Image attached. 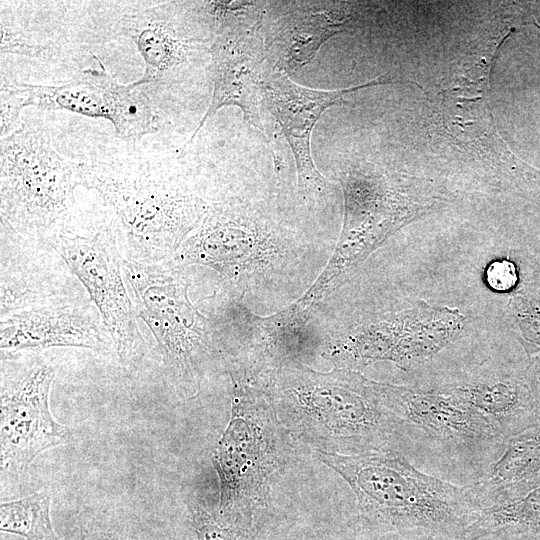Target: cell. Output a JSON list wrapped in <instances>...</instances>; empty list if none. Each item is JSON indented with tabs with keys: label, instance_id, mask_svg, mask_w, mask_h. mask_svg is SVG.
<instances>
[{
	"label": "cell",
	"instance_id": "obj_1",
	"mask_svg": "<svg viewBox=\"0 0 540 540\" xmlns=\"http://www.w3.org/2000/svg\"><path fill=\"white\" fill-rule=\"evenodd\" d=\"M335 251L240 199L210 204L183 249L189 265L214 270L229 296L256 315L277 314L310 289Z\"/></svg>",
	"mask_w": 540,
	"mask_h": 540
},
{
	"label": "cell",
	"instance_id": "obj_2",
	"mask_svg": "<svg viewBox=\"0 0 540 540\" xmlns=\"http://www.w3.org/2000/svg\"><path fill=\"white\" fill-rule=\"evenodd\" d=\"M285 429L312 451L356 455L397 450L409 429L360 372L290 364L260 385ZM398 451V450H397Z\"/></svg>",
	"mask_w": 540,
	"mask_h": 540
},
{
	"label": "cell",
	"instance_id": "obj_3",
	"mask_svg": "<svg viewBox=\"0 0 540 540\" xmlns=\"http://www.w3.org/2000/svg\"><path fill=\"white\" fill-rule=\"evenodd\" d=\"M312 454L348 484L358 521L376 532L465 540L485 509L473 484L458 486L425 474L397 450Z\"/></svg>",
	"mask_w": 540,
	"mask_h": 540
},
{
	"label": "cell",
	"instance_id": "obj_4",
	"mask_svg": "<svg viewBox=\"0 0 540 540\" xmlns=\"http://www.w3.org/2000/svg\"><path fill=\"white\" fill-rule=\"evenodd\" d=\"M81 185L95 190L115 214L124 260L171 261L200 226L209 204L155 162L104 159L78 163Z\"/></svg>",
	"mask_w": 540,
	"mask_h": 540
},
{
	"label": "cell",
	"instance_id": "obj_5",
	"mask_svg": "<svg viewBox=\"0 0 540 540\" xmlns=\"http://www.w3.org/2000/svg\"><path fill=\"white\" fill-rule=\"evenodd\" d=\"M295 440L260 389L232 381L231 415L213 455L217 510L261 518L295 454Z\"/></svg>",
	"mask_w": 540,
	"mask_h": 540
},
{
	"label": "cell",
	"instance_id": "obj_6",
	"mask_svg": "<svg viewBox=\"0 0 540 540\" xmlns=\"http://www.w3.org/2000/svg\"><path fill=\"white\" fill-rule=\"evenodd\" d=\"M122 267L136 315L156 339L177 392L184 398L197 396L222 344L217 325L189 298L185 266L123 259Z\"/></svg>",
	"mask_w": 540,
	"mask_h": 540
},
{
	"label": "cell",
	"instance_id": "obj_7",
	"mask_svg": "<svg viewBox=\"0 0 540 540\" xmlns=\"http://www.w3.org/2000/svg\"><path fill=\"white\" fill-rule=\"evenodd\" d=\"M81 185L79 166L52 146L48 129L25 120L0 141L1 223L46 237L64 223Z\"/></svg>",
	"mask_w": 540,
	"mask_h": 540
},
{
	"label": "cell",
	"instance_id": "obj_8",
	"mask_svg": "<svg viewBox=\"0 0 540 540\" xmlns=\"http://www.w3.org/2000/svg\"><path fill=\"white\" fill-rule=\"evenodd\" d=\"M464 320L457 309L417 302L347 325L315 323L324 339L322 358L334 368L359 372L379 361L411 370L454 341Z\"/></svg>",
	"mask_w": 540,
	"mask_h": 540
},
{
	"label": "cell",
	"instance_id": "obj_9",
	"mask_svg": "<svg viewBox=\"0 0 540 540\" xmlns=\"http://www.w3.org/2000/svg\"><path fill=\"white\" fill-rule=\"evenodd\" d=\"M45 241L86 288L119 361L124 365L137 364L146 347L126 286L114 227L80 233L62 223Z\"/></svg>",
	"mask_w": 540,
	"mask_h": 540
},
{
	"label": "cell",
	"instance_id": "obj_10",
	"mask_svg": "<svg viewBox=\"0 0 540 540\" xmlns=\"http://www.w3.org/2000/svg\"><path fill=\"white\" fill-rule=\"evenodd\" d=\"M55 371L37 364L1 385L0 460L2 473H24L42 452L70 442V428L53 417L49 393Z\"/></svg>",
	"mask_w": 540,
	"mask_h": 540
},
{
	"label": "cell",
	"instance_id": "obj_11",
	"mask_svg": "<svg viewBox=\"0 0 540 540\" xmlns=\"http://www.w3.org/2000/svg\"><path fill=\"white\" fill-rule=\"evenodd\" d=\"M99 69L80 71L66 83H27L31 106L67 110L111 122L117 136L136 139L158 130V117L140 80L121 84L110 75L102 61L93 56Z\"/></svg>",
	"mask_w": 540,
	"mask_h": 540
},
{
	"label": "cell",
	"instance_id": "obj_12",
	"mask_svg": "<svg viewBox=\"0 0 540 540\" xmlns=\"http://www.w3.org/2000/svg\"><path fill=\"white\" fill-rule=\"evenodd\" d=\"M342 182L345 217L336 246L337 276L356 268L389 234L424 209L382 175L353 171Z\"/></svg>",
	"mask_w": 540,
	"mask_h": 540
},
{
	"label": "cell",
	"instance_id": "obj_13",
	"mask_svg": "<svg viewBox=\"0 0 540 540\" xmlns=\"http://www.w3.org/2000/svg\"><path fill=\"white\" fill-rule=\"evenodd\" d=\"M382 403L410 430L413 427L456 451L476 454L505 440L482 416L441 389L424 390L372 380Z\"/></svg>",
	"mask_w": 540,
	"mask_h": 540
},
{
	"label": "cell",
	"instance_id": "obj_14",
	"mask_svg": "<svg viewBox=\"0 0 540 540\" xmlns=\"http://www.w3.org/2000/svg\"><path fill=\"white\" fill-rule=\"evenodd\" d=\"M210 76L213 85L210 104L187 145L206 121L223 106H237L254 127L264 131L265 105L262 74L264 45L255 25L224 20L212 40Z\"/></svg>",
	"mask_w": 540,
	"mask_h": 540
},
{
	"label": "cell",
	"instance_id": "obj_15",
	"mask_svg": "<svg viewBox=\"0 0 540 540\" xmlns=\"http://www.w3.org/2000/svg\"><path fill=\"white\" fill-rule=\"evenodd\" d=\"M388 82L390 80L380 77L350 88L315 90L294 83L278 69L265 73V105L280 124L293 151L299 190L304 197L315 198L327 188V182L316 169L310 151L311 133L322 113L330 106L344 104L343 96L348 92Z\"/></svg>",
	"mask_w": 540,
	"mask_h": 540
},
{
	"label": "cell",
	"instance_id": "obj_16",
	"mask_svg": "<svg viewBox=\"0 0 540 540\" xmlns=\"http://www.w3.org/2000/svg\"><path fill=\"white\" fill-rule=\"evenodd\" d=\"M97 317L85 309L37 304L1 315L2 351L80 347L103 350L112 343Z\"/></svg>",
	"mask_w": 540,
	"mask_h": 540
},
{
	"label": "cell",
	"instance_id": "obj_17",
	"mask_svg": "<svg viewBox=\"0 0 540 540\" xmlns=\"http://www.w3.org/2000/svg\"><path fill=\"white\" fill-rule=\"evenodd\" d=\"M439 389L482 416L504 440L540 421L526 371L479 368Z\"/></svg>",
	"mask_w": 540,
	"mask_h": 540
},
{
	"label": "cell",
	"instance_id": "obj_18",
	"mask_svg": "<svg viewBox=\"0 0 540 540\" xmlns=\"http://www.w3.org/2000/svg\"><path fill=\"white\" fill-rule=\"evenodd\" d=\"M473 485L485 508L540 487V421L508 437L501 456Z\"/></svg>",
	"mask_w": 540,
	"mask_h": 540
},
{
	"label": "cell",
	"instance_id": "obj_19",
	"mask_svg": "<svg viewBox=\"0 0 540 540\" xmlns=\"http://www.w3.org/2000/svg\"><path fill=\"white\" fill-rule=\"evenodd\" d=\"M124 28L144 60V73L139 79L144 85L163 79L182 63L189 49L188 43L154 13L130 16Z\"/></svg>",
	"mask_w": 540,
	"mask_h": 540
},
{
	"label": "cell",
	"instance_id": "obj_20",
	"mask_svg": "<svg viewBox=\"0 0 540 540\" xmlns=\"http://www.w3.org/2000/svg\"><path fill=\"white\" fill-rule=\"evenodd\" d=\"M529 533H540V487L519 498L486 507L469 527L465 540Z\"/></svg>",
	"mask_w": 540,
	"mask_h": 540
},
{
	"label": "cell",
	"instance_id": "obj_21",
	"mask_svg": "<svg viewBox=\"0 0 540 540\" xmlns=\"http://www.w3.org/2000/svg\"><path fill=\"white\" fill-rule=\"evenodd\" d=\"M351 16L341 8L308 11L291 20L286 33L289 58L300 65L309 62L330 37L347 29Z\"/></svg>",
	"mask_w": 540,
	"mask_h": 540
},
{
	"label": "cell",
	"instance_id": "obj_22",
	"mask_svg": "<svg viewBox=\"0 0 540 540\" xmlns=\"http://www.w3.org/2000/svg\"><path fill=\"white\" fill-rule=\"evenodd\" d=\"M50 505L51 496L44 491L2 502L1 532L25 540H60L52 525Z\"/></svg>",
	"mask_w": 540,
	"mask_h": 540
},
{
	"label": "cell",
	"instance_id": "obj_23",
	"mask_svg": "<svg viewBox=\"0 0 540 540\" xmlns=\"http://www.w3.org/2000/svg\"><path fill=\"white\" fill-rule=\"evenodd\" d=\"M188 540H264L260 519L209 511L201 502H187Z\"/></svg>",
	"mask_w": 540,
	"mask_h": 540
},
{
	"label": "cell",
	"instance_id": "obj_24",
	"mask_svg": "<svg viewBox=\"0 0 540 540\" xmlns=\"http://www.w3.org/2000/svg\"><path fill=\"white\" fill-rule=\"evenodd\" d=\"M31 106L27 83L8 79L1 73L0 84V135L12 133L19 125L23 108Z\"/></svg>",
	"mask_w": 540,
	"mask_h": 540
},
{
	"label": "cell",
	"instance_id": "obj_25",
	"mask_svg": "<svg viewBox=\"0 0 540 540\" xmlns=\"http://www.w3.org/2000/svg\"><path fill=\"white\" fill-rule=\"evenodd\" d=\"M0 43L2 55L10 53L37 57L45 51L44 47L32 42L3 16L0 24Z\"/></svg>",
	"mask_w": 540,
	"mask_h": 540
},
{
	"label": "cell",
	"instance_id": "obj_26",
	"mask_svg": "<svg viewBox=\"0 0 540 540\" xmlns=\"http://www.w3.org/2000/svg\"><path fill=\"white\" fill-rule=\"evenodd\" d=\"M485 277L487 285L497 292L512 289L518 279L514 264L508 260H496L490 263Z\"/></svg>",
	"mask_w": 540,
	"mask_h": 540
},
{
	"label": "cell",
	"instance_id": "obj_27",
	"mask_svg": "<svg viewBox=\"0 0 540 540\" xmlns=\"http://www.w3.org/2000/svg\"><path fill=\"white\" fill-rule=\"evenodd\" d=\"M526 376L531 394L540 416V354L530 359L526 369Z\"/></svg>",
	"mask_w": 540,
	"mask_h": 540
},
{
	"label": "cell",
	"instance_id": "obj_28",
	"mask_svg": "<svg viewBox=\"0 0 540 540\" xmlns=\"http://www.w3.org/2000/svg\"><path fill=\"white\" fill-rule=\"evenodd\" d=\"M80 540H120V537L114 531L94 525L81 532Z\"/></svg>",
	"mask_w": 540,
	"mask_h": 540
},
{
	"label": "cell",
	"instance_id": "obj_29",
	"mask_svg": "<svg viewBox=\"0 0 540 540\" xmlns=\"http://www.w3.org/2000/svg\"><path fill=\"white\" fill-rule=\"evenodd\" d=\"M318 540H332V539L327 538V537H322V538H320ZM421 540H443V539L438 538V537L428 536V537L422 538Z\"/></svg>",
	"mask_w": 540,
	"mask_h": 540
},
{
	"label": "cell",
	"instance_id": "obj_30",
	"mask_svg": "<svg viewBox=\"0 0 540 540\" xmlns=\"http://www.w3.org/2000/svg\"><path fill=\"white\" fill-rule=\"evenodd\" d=\"M1 540H25V539H23L21 537H20V539L9 538L7 536H4V534L2 533Z\"/></svg>",
	"mask_w": 540,
	"mask_h": 540
}]
</instances>
